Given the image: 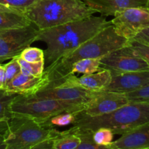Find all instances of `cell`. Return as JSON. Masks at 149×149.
<instances>
[{
	"instance_id": "1",
	"label": "cell",
	"mask_w": 149,
	"mask_h": 149,
	"mask_svg": "<svg viewBox=\"0 0 149 149\" xmlns=\"http://www.w3.org/2000/svg\"><path fill=\"white\" fill-rule=\"evenodd\" d=\"M111 24L103 16L85 17L50 29L39 30L36 41L46 44L45 68L55 65L99 31Z\"/></svg>"
},
{
	"instance_id": "2",
	"label": "cell",
	"mask_w": 149,
	"mask_h": 149,
	"mask_svg": "<svg viewBox=\"0 0 149 149\" xmlns=\"http://www.w3.org/2000/svg\"><path fill=\"white\" fill-rule=\"evenodd\" d=\"M128 42L129 40L118 34L111 24L61 58L55 65L45 68L44 72L49 77V83L58 81L70 75L71 66L77 61L85 58H102L127 45Z\"/></svg>"
},
{
	"instance_id": "3",
	"label": "cell",
	"mask_w": 149,
	"mask_h": 149,
	"mask_svg": "<svg viewBox=\"0 0 149 149\" xmlns=\"http://www.w3.org/2000/svg\"><path fill=\"white\" fill-rule=\"evenodd\" d=\"M95 13L83 0H38L24 12L39 30L81 20Z\"/></svg>"
},
{
	"instance_id": "4",
	"label": "cell",
	"mask_w": 149,
	"mask_h": 149,
	"mask_svg": "<svg viewBox=\"0 0 149 149\" xmlns=\"http://www.w3.org/2000/svg\"><path fill=\"white\" fill-rule=\"evenodd\" d=\"M149 122V103H129L117 110L99 116H87L78 113L74 127L90 131L109 128L114 135H123Z\"/></svg>"
},
{
	"instance_id": "5",
	"label": "cell",
	"mask_w": 149,
	"mask_h": 149,
	"mask_svg": "<svg viewBox=\"0 0 149 149\" xmlns=\"http://www.w3.org/2000/svg\"><path fill=\"white\" fill-rule=\"evenodd\" d=\"M85 104L36 95H17L10 103L9 113L10 117H26L42 123L52 116L64 112L78 114L84 110Z\"/></svg>"
},
{
	"instance_id": "6",
	"label": "cell",
	"mask_w": 149,
	"mask_h": 149,
	"mask_svg": "<svg viewBox=\"0 0 149 149\" xmlns=\"http://www.w3.org/2000/svg\"><path fill=\"white\" fill-rule=\"evenodd\" d=\"M1 125L4 134L5 149H31L45 140L54 138L58 131L26 117L11 116L1 122Z\"/></svg>"
},
{
	"instance_id": "7",
	"label": "cell",
	"mask_w": 149,
	"mask_h": 149,
	"mask_svg": "<svg viewBox=\"0 0 149 149\" xmlns=\"http://www.w3.org/2000/svg\"><path fill=\"white\" fill-rule=\"evenodd\" d=\"M39 31L33 23L24 28L0 30V63L18 56L36 42Z\"/></svg>"
},
{
	"instance_id": "8",
	"label": "cell",
	"mask_w": 149,
	"mask_h": 149,
	"mask_svg": "<svg viewBox=\"0 0 149 149\" xmlns=\"http://www.w3.org/2000/svg\"><path fill=\"white\" fill-rule=\"evenodd\" d=\"M119 35L130 41L139 32L149 27V9L132 7L115 13L111 20Z\"/></svg>"
},
{
	"instance_id": "9",
	"label": "cell",
	"mask_w": 149,
	"mask_h": 149,
	"mask_svg": "<svg viewBox=\"0 0 149 149\" xmlns=\"http://www.w3.org/2000/svg\"><path fill=\"white\" fill-rule=\"evenodd\" d=\"M106 69L113 74L149 71L144 60L132 52L127 45L116 49L100 59V70Z\"/></svg>"
},
{
	"instance_id": "10",
	"label": "cell",
	"mask_w": 149,
	"mask_h": 149,
	"mask_svg": "<svg viewBox=\"0 0 149 149\" xmlns=\"http://www.w3.org/2000/svg\"><path fill=\"white\" fill-rule=\"evenodd\" d=\"M130 102L125 94L113 92H98L85 104L81 114L87 116H99L108 114Z\"/></svg>"
},
{
	"instance_id": "11",
	"label": "cell",
	"mask_w": 149,
	"mask_h": 149,
	"mask_svg": "<svg viewBox=\"0 0 149 149\" xmlns=\"http://www.w3.org/2000/svg\"><path fill=\"white\" fill-rule=\"evenodd\" d=\"M98 92H93L84 88L63 84H48L34 95L40 97H48L55 100L85 104Z\"/></svg>"
},
{
	"instance_id": "12",
	"label": "cell",
	"mask_w": 149,
	"mask_h": 149,
	"mask_svg": "<svg viewBox=\"0 0 149 149\" xmlns=\"http://www.w3.org/2000/svg\"><path fill=\"white\" fill-rule=\"evenodd\" d=\"M111 79L112 76L110 71L102 69L94 74L83 75L80 77H76L74 74H70L59 81L50 82L49 84L74 86L90 91L103 92L110 84Z\"/></svg>"
},
{
	"instance_id": "13",
	"label": "cell",
	"mask_w": 149,
	"mask_h": 149,
	"mask_svg": "<svg viewBox=\"0 0 149 149\" xmlns=\"http://www.w3.org/2000/svg\"><path fill=\"white\" fill-rule=\"evenodd\" d=\"M110 84L105 91L126 93L135 91L149 83V71L113 74Z\"/></svg>"
},
{
	"instance_id": "14",
	"label": "cell",
	"mask_w": 149,
	"mask_h": 149,
	"mask_svg": "<svg viewBox=\"0 0 149 149\" xmlns=\"http://www.w3.org/2000/svg\"><path fill=\"white\" fill-rule=\"evenodd\" d=\"M49 83V77L45 72L41 77L27 75L20 72L4 87V90L8 93L20 95H34L47 87Z\"/></svg>"
},
{
	"instance_id": "15",
	"label": "cell",
	"mask_w": 149,
	"mask_h": 149,
	"mask_svg": "<svg viewBox=\"0 0 149 149\" xmlns=\"http://www.w3.org/2000/svg\"><path fill=\"white\" fill-rule=\"evenodd\" d=\"M95 13L101 16H113L121 10L132 7H147L149 0H83Z\"/></svg>"
},
{
	"instance_id": "16",
	"label": "cell",
	"mask_w": 149,
	"mask_h": 149,
	"mask_svg": "<svg viewBox=\"0 0 149 149\" xmlns=\"http://www.w3.org/2000/svg\"><path fill=\"white\" fill-rule=\"evenodd\" d=\"M110 149H149V122L121 135Z\"/></svg>"
},
{
	"instance_id": "17",
	"label": "cell",
	"mask_w": 149,
	"mask_h": 149,
	"mask_svg": "<svg viewBox=\"0 0 149 149\" xmlns=\"http://www.w3.org/2000/svg\"><path fill=\"white\" fill-rule=\"evenodd\" d=\"M31 23L23 13L0 12V30L24 28Z\"/></svg>"
},
{
	"instance_id": "18",
	"label": "cell",
	"mask_w": 149,
	"mask_h": 149,
	"mask_svg": "<svg viewBox=\"0 0 149 149\" xmlns=\"http://www.w3.org/2000/svg\"><path fill=\"white\" fill-rule=\"evenodd\" d=\"M54 149H77L80 139L72 128L65 131H58L52 138Z\"/></svg>"
},
{
	"instance_id": "19",
	"label": "cell",
	"mask_w": 149,
	"mask_h": 149,
	"mask_svg": "<svg viewBox=\"0 0 149 149\" xmlns=\"http://www.w3.org/2000/svg\"><path fill=\"white\" fill-rule=\"evenodd\" d=\"M101 58H85L77 61L72 65L70 74H82L83 75L94 74L100 71Z\"/></svg>"
},
{
	"instance_id": "20",
	"label": "cell",
	"mask_w": 149,
	"mask_h": 149,
	"mask_svg": "<svg viewBox=\"0 0 149 149\" xmlns=\"http://www.w3.org/2000/svg\"><path fill=\"white\" fill-rule=\"evenodd\" d=\"M80 139V143L77 149H110L109 146H100L93 140V132L87 130H81L71 127Z\"/></svg>"
},
{
	"instance_id": "21",
	"label": "cell",
	"mask_w": 149,
	"mask_h": 149,
	"mask_svg": "<svg viewBox=\"0 0 149 149\" xmlns=\"http://www.w3.org/2000/svg\"><path fill=\"white\" fill-rule=\"evenodd\" d=\"M77 115V114L76 113L64 112V113H61L52 116L49 119L41 124L45 127L49 128L56 129V127H67L68 125H72L76 122Z\"/></svg>"
},
{
	"instance_id": "22",
	"label": "cell",
	"mask_w": 149,
	"mask_h": 149,
	"mask_svg": "<svg viewBox=\"0 0 149 149\" xmlns=\"http://www.w3.org/2000/svg\"><path fill=\"white\" fill-rule=\"evenodd\" d=\"M17 58L22 73L34 77H41L43 75L45 68V61L38 63H29L20 58L18 56H17Z\"/></svg>"
},
{
	"instance_id": "23",
	"label": "cell",
	"mask_w": 149,
	"mask_h": 149,
	"mask_svg": "<svg viewBox=\"0 0 149 149\" xmlns=\"http://www.w3.org/2000/svg\"><path fill=\"white\" fill-rule=\"evenodd\" d=\"M16 95L17 94L8 93L5 90H0V122L7 120L10 117L9 107Z\"/></svg>"
},
{
	"instance_id": "24",
	"label": "cell",
	"mask_w": 149,
	"mask_h": 149,
	"mask_svg": "<svg viewBox=\"0 0 149 149\" xmlns=\"http://www.w3.org/2000/svg\"><path fill=\"white\" fill-rule=\"evenodd\" d=\"M18 57L29 63H38L45 61V52L38 47H28L23 49Z\"/></svg>"
},
{
	"instance_id": "25",
	"label": "cell",
	"mask_w": 149,
	"mask_h": 149,
	"mask_svg": "<svg viewBox=\"0 0 149 149\" xmlns=\"http://www.w3.org/2000/svg\"><path fill=\"white\" fill-rule=\"evenodd\" d=\"M113 135L114 134L109 128H99L93 132V140L97 145L109 146L113 142Z\"/></svg>"
},
{
	"instance_id": "26",
	"label": "cell",
	"mask_w": 149,
	"mask_h": 149,
	"mask_svg": "<svg viewBox=\"0 0 149 149\" xmlns=\"http://www.w3.org/2000/svg\"><path fill=\"white\" fill-rule=\"evenodd\" d=\"M125 95L130 103H149V83L135 91Z\"/></svg>"
},
{
	"instance_id": "27",
	"label": "cell",
	"mask_w": 149,
	"mask_h": 149,
	"mask_svg": "<svg viewBox=\"0 0 149 149\" xmlns=\"http://www.w3.org/2000/svg\"><path fill=\"white\" fill-rule=\"evenodd\" d=\"M38 0H0V4L10 9L24 13Z\"/></svg>"
},
{
	"instance_id": "28",
	"label": "cell",
	"mask_w": 149,
	"mask_h": 149,
	"mask_svg": "<svg viewBox=\"0 0 149 149\" xmlns=\"http://www.w3.org/2000/svg\"><path fill=\"white\" fill-rule=\"evenodd\" d=\"M4 72H5V84H4V87H5L16 76H17L21 72V70H20V64L17 61V57L10 60V62L4 64Z\"/></svg>"
},
{
	"instance_id": "29",
	"label": "cell",
	"mask_w": 149,
	"mask_h": 149,
	"mask_svg": "<svg viewBox=\"0 0 149 149\" xmlns=\"http://www.w3.org/2000/svg\"><path fill=\"white\" fill-rule=\"evenodd\" d=\"M128 46L134 54L140 57L147 63L149 66V46L138 42L135 40H130L128 42Z\"/></svg>"
},
{
	"instance_id": "30",
	"label": "cell",
	"mask_w": 149,
	"mask_h": 149,
	"mask_svg": "<svg viewBox=\"0 0 149 149\" xmlns=\"http://www.w3.org/2000/svg\"><path fill=\"white\" fill-rule=\"evenodd\" d=\"M132 40H135L149 46V27L146 28L141 32H139Z\"/></svg>"
},
{
	"instance_id": "31",
	"label": "cell",
	"mask_w": 149,
	"mask_h": 149,
	"mask_svg": "<svg viewBox=\"0 0 149 149\" xmlns=\"http://www.w3.org/2000/svg\"><path fill=\"white\" fill-rule=\"evenodd\" d=\"M52 138L45 140V141L36 144V146L32 147L31 149H54L53 143H52Z\"/></svg>"
},
{
	"instance_id": "32",
	"label": "cell",
	"mask_w": 149,
	"mask_h": 149,
	"mask_svg": "<svg viewBox=\"0 0 149 149\" xmlns=\"http://www.w3.org/2000/svg\"><path fill=\"white\" fill-rule=\"evenodd\" d=\"M5 84V72L4 65L0 63V90H3Z\"/></svg>"
},
{
	"instance_id": "33",
	"label": "cell",
	"mask_w": 149,
	"mask_h": 149,
	"mask_svg": "<svg viewBox=\"0 0 149 149\" xmlns=\"http://www.w3.org/2000/svg\"><path fill=\"white\" fill-rule=\"evenodd\" d=\"M5 148H6V143H5V140H4V131H3L1 123H0V149H5Z\"/></svg>"
},
{
	"instance_id": "34",
	"label": "cell",
	"mask_w": 149,
	"mask_h": 149,
	"mask_svg": "<svg viewBox=\"0 0 149 149\" xmlns=\"http://www.w3.org/2000/svg\"><path fill=\"white\" fill-rule=\"evenodd\" d=\"M4 11H6V12H17V11H15V10H13V9L9 8V7H6V6L3 5V4H0V12H4ZM17 13H20V12H17Z\"/></svg>"
},
{
	"instance_id": "35",
	"label": "cell",
	"mask_w": 149,
	"mask_h": 149,
	"mask_svg": "<svg viewBox=\"0 0 149 149\" xmlns=\"http://www.w3.org/2000/svg\"><path fill=\"white\" fill-rule=\"evenodd\" d=\"M148 9H149V6H148Z\"/></svg>"
},
{
	"instance_id": "36",
	"label": "cell",
	"mask_w": 149,
	"mask_h": 149,
	"mask_svg": "<svg viewBox=\"0 0 149 149\" xmlns=\"http://www.w3.org/2000/svg\"><path fill=\"white\" fill-rule=\"evenodd\" d=\"M0 123H1V122H0Z\"/></svg>"
}]
</instances>
